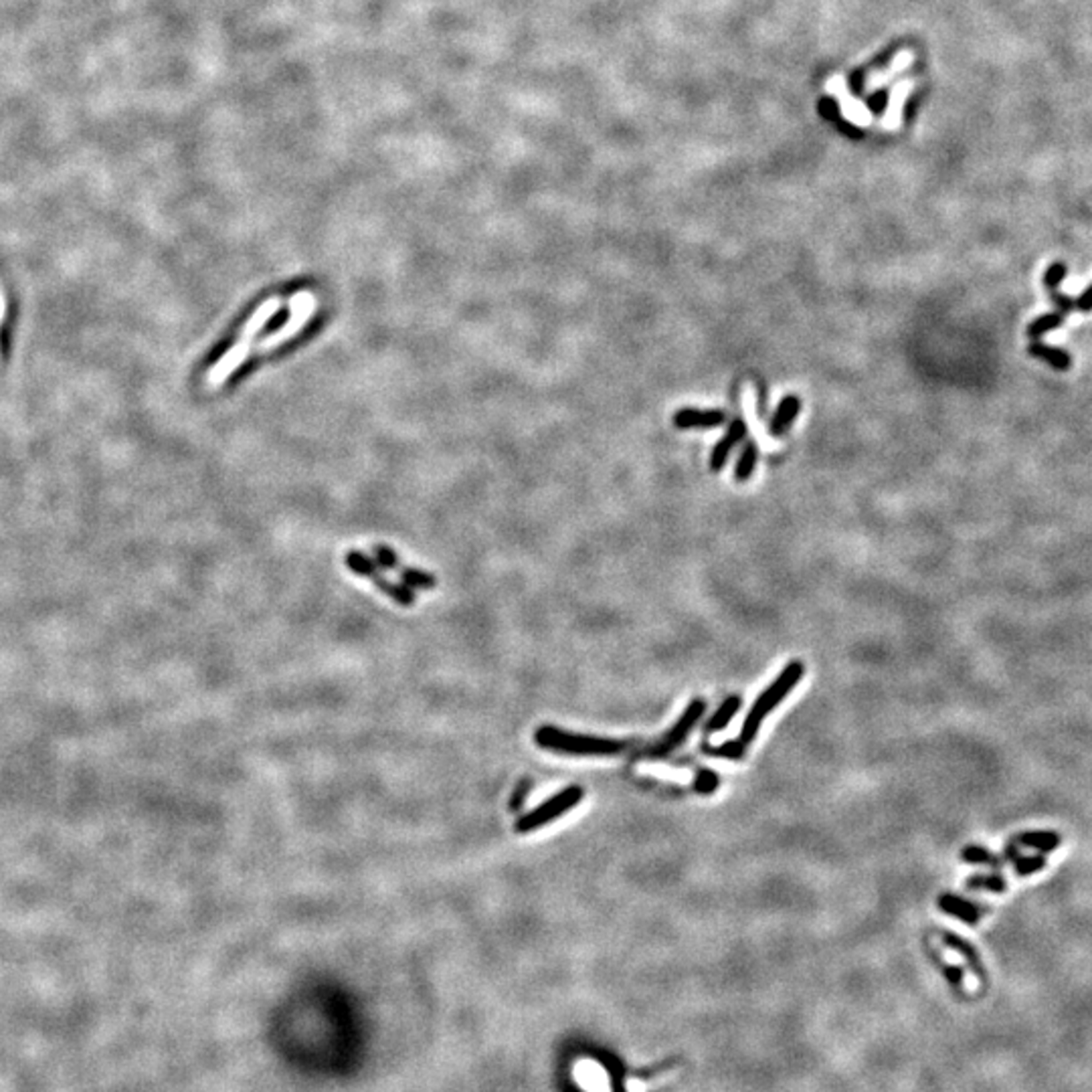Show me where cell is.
Instances as JSON below:
<instances>
[{
	"mask_svg": "<svg viewBox=\"0 0 1092 1092\" xmlns=\"http://www.w3.org/2000/svg\"><path fill=\"white\" fill-rule=\"evenodd\" d=\"M251 352V340L239 338L235 344L231 346L229 350H227L221 358H219V363L215 366L209 368L207 373V382L211 387H219L223 385V382L231 377L233 373L237 371V368L245 363L247 357H250Z\"/></svg>",
	"mask_w": 1092,
	"mask_h": 1092,
	"instance_id": "cell-7",
	"label": "cell"
},
{
	"mask_svg": "<svg viewBox=\"0 0 1092 1092\" xmlns=\"http://www.w3.org/2000/svg\"><path fill=\"white\" fill-rule=\"evenodd\" d=\"M534 742L541 749L550 750V753L571 757H611L621 755L623 750H627L629 747L627 741L603 739V736L591 734H574L566 733V730L555 725L538 727L534 733Z\"/></svg>",
	"mask_w": 1092,
	"mask_h": 1092,
	"instance_id": "cell-1",
	"label": "cell"
},
{
	"mask_svg": "<svg viewBox=\"0 0 1092 1092\" xmlns=\"http://www.w3.org/2000/svg\"><path fill=\"white\" fill-rule=\"evenodd\" d=\"M758 462V448L755 442H747L744 443V448L739 456V462H736L734 467V481L736 484H744V481H749L750 476H753L755 467Z\"/></svg>",
	"mask_w": 1092,
	"mask_h": 1092,
	"instance_id": "cell-17",
	"label": "cell"
},
{
	"mask_svg": "<svg viewBox=\"0 0 1092 1092\" xmlns=\"http://www.w3.org/2000/svg\"><path fill=\"white\" fill-rule=\"evenodd\" d=\"M965 886L969 890L975 892H994V895H1002L1008 888V882H1005V878L1002 874H977L971 876L969 881L965 882Z\"/></svg>",
	"mask_w": 1092,
	"mask_h": 1092,
	"instance_id": "cell-19",
	"label": "cell"
},
{
	"mask_svg": "<svg viewBox=\"0 0 1092 1092\" xmlns=\"http://www.w3.org/2000/svg\"><path fill=\"white\" fill-rule=\"evenodd\" d=\"M1019 856H1022V854H1019V843H1016L1013 840H1010V843H1008V846H1005V850H1004V860L1013 864V862L1018 860Z\"/></svg>",
	"mask_w": 1092,
	"mask_h": 1092,
	"instance_id": "cell-30",
	"label": "cell"
},
{
	"mask_svg": "<svg viewBox=\"0 0 1092 1092\" xmlns=\"http://www.w3.org/2000/svg\"><path fill=\"white\" fill-rule=\"evenodd\" d=\"M346 565H349V569L352 573H357V574H360V577H365V579H371L373 583L377 585L382 593L388 595V597H391L395 603H399V605L411 607L415 603V595H413V591H411L409 587H405L403 583H393L391 579L382 577V574L377 569V565H374L368 557L360 555V552H357V550L349 552V557H346Z\"/></svg>",
	"mask_w": 1092,
	"mask_h": 1092,
	"instance_id": "cell-5",
	"label": "cell"
},
{
	"mask_svg": "<svg viewBox=\"0 0 1092 1092\" xmlns=\"http://www.w3.org/2000/svg\"><path fill=\"white\" fill-rule=\"evenodd\" d=\"M583 797H585L583 787H579V785L565 787V789L558 791L555 797L546 799L544 804L536 807V810L524 813L522 818L516 819L514 832L530 834V832H534V829H541L546 824H550V821L558 819L560 815L569 813L574 805H579L581 801H583Z\"/></svg>",
	"mask_w": 1092,
	"mask_h": 1092,
	"instance_id": "cell-3",
	"label": "cell"
},
{
	"mask_svg": "<svg viewBox=\"0 0 1092 1092\" xmlns=\"http://www.w3.org/2000/svg\"><path fill=\"white\" fill-rule=\"evenodd\" d=\"M704 753L712 755V757L728 758V761H741V758L747 755V744L741 742L739 739L727 741V742L719 744V747H708V744H704Z\"/></svg>",
	"mask_w": 1092,
	"mask_h": 1092,
	"instance_id": "cell-22",
	"label": "cell"
},
{
	"mask_svg": "<svg viewBox=\"0 0 1092 1092\" xmlns=\"http://www.w3.org/2000/svg\"><path fill=\"white\" fill-rule=\"evenodd\" d=\"M961 860L965 864H980V866H989L999 870L1005 864L1004 857L996 856L994 852H989V850H985L981 846H967L963 848L961 852Z\"/></svg>",
	"mask_w": 1092,
	"mask_h": 1092,
	"instance_id": "cell-18",
	"label": "cell"
},
{
	"mask_svg": "<svg viewBox=\"0 0 1092 1092\" xmlns=\"http://www.w3.org/2000/svg\"><path fill=\"white\" fill-rule=\"evenodd\" d=\"M942 969H945V971H942V973H945L947 981L951 983L953 988H961V983H963V969L959 965H945Z\"/></svg>",
	"mask_w": 1092,
	"mask_h": 1092,
	"instance_id": "cell-28",
	"label": "cell"
},
{
	"mask_svg": "<svg viewBox=\"0 0 1092 1092\" xmlns=\"http://www.w3.org/2000/svg\"><path fill=\"white\" fill-rule=\"evenodd\" d=\"M719 785H720V777L716 775L714 771L702 769L698 771L696 781H694V791H696L698 796H712V793L719 789Z\"/></svg>",
	"mask_w": 1092,
	"mask_h": 1092,
	"instance_id": "cell-25",
	"label": "cell"
},
{
	"mask_svg": "<svg viewBox=\"0 0 1092 1092\" xmlns=\"http://www.w3.org/2000/svg\"><path fill=\"white\" fill-rule=\"evenodd\" d=\"M533 787H534V781H533V779H530V777H522L520 781L516 783L514 791H512V797H510V801H508V811L519 813V811L522 810V807H524V801L528 799L530 791H533Z\"/></svg>",
	"mask_w": 1092,
	"mask_h": 1092,
	"instance_id": "cell-24",
	"label": "cell"
},
{
	"mask_svg": "<svg viewBox=\"0 0 1092 1092\" xmlns=\"http://www.w3.org/2000/svg\"><path fill=\"white\" fill-rule=\"evenodd\" d=\"M395 573H399V577L403 581V585L405 587H415V588H423V591H431V588L437 587L435 577H431L429 573H421L415 569H405V566L396 565Z\"/></svg>",
	"mask_w": 1092,
	"mask_h": 1092,
	"instance_id": "cell-20",
	"label": "cell"
},
{
	"mask_svg": "<svg viewBox=\"0 0 1092 1092\" xmlns=\"http://www.w3.org/2000/svg\"><path fill=\"white\" fill-rule=\"evenodd\" d=\"M4 308H6V304H4V294H3V289H0V322H3Z\"/></svg>",
	"mask_w": 1092,
	"mask_h": 1092,
	"instance_id": "cell-31",
	"label": "cell"
},
{
	"mask_svg": "<svg viewBox=\"0 0 1092 1092\" xmlns=\"http://www.w3.org/2000/svg\"><path fill=\"white\" fill-rule=\"evenodd\" d=\"M1048 296H1050V300L1056 304V308H1058L1062 314H1073V311L1076 310V300H1073V297H1068V296L1062 294L1060 292V286L1058 288H1048Z\"/></svg>",
	"mask_w": 1092,
	"mask_h": 1092,
	"instance_id": "cell-27",
	"label": "cell"
},
{
	"mask_svg": "<svg viewBox=\"0 0 1092 1092\" xmlns=\"http://www.w3.org/2000/svg\"><path fill=\"white\" fill-rule=\"evenodd\" d=\"M1027 352H1030L1034 358L1044 360V363L1056 368V371H1068V368L1073 366V357H1070L1066 350L1054 349V346H1048L1044 342H1040V340H1030Z\"/></svg>",
	"mask_w": 1092,
	"mask_h": 1092,
	"instance_id": "cell-14",
	"label": "cell"
},
{
	"mask_svg": "<svg viewBox=\"0 0 1092 1092\" xmlns=\"http://www.w3.org/2000/svg\"><path fill=\"white\" fill-rule=\"evenodd\" d=\"M672 423L676 429H714L727 423V413L720 409L686 407L673 413Z\"/></svg>",
	"mask_w": 1092,
	"mask_h": 1092,
	"instance_id": "cell-8",
	"label": "cell"
},
{
	"mask_svg": "<svg viewBox=\"0 0 1092 1092\" xmlns=\"http://www.w3.org/2000/svg\"><path fill=\"white\" fill-rule=\"evenodd\" d=\"M1011 840L1024 848L1038 850L1040 854L1054 852L1062 842L1060 834H1056V832H1024V834H1018L1016 838H1011Z\"/></svg>",
	"mask_w": 1092,
	"mask_h": 1092,
	"instance_id": "cell-16",
	"label": "cell"
},
{
	"mask_svg": "<svg viewBox=\"0 0 1092 1092\" xmlns=\"http://www.w3.org/2000/svg\"><path fill=\"white\" fill-rule=\"evenodd\" d=\"M942 942H945L949 949H953L955 953H959L963 959L967 961V965L971 967V973H973L977 980L983 981V983L988 981V975H985V967H983V963H981V957H980V953H977V949L971 945L967 939H963V937H959V934H955V933H947L945 931V933H942Z\"/></svg>",
	"mask_w": 1092,
	"mask_h": 1092,
	"instance_id": "cell-12",
	"label": "cell"
},
{
	"mask_svg": "<svg viewBox=\"0 0 1092 1092\" xmlns=\"http://www.w3.org/2000/svg\"><path fill=\"white\" fill-rule=\"evenodd\" d=\"M1076 310L1082 311V314H1088V311H1092V283L1080 294L1079 300H1076Z\"/></svg>",
	"mask_w": 1092,
	"mask_h": 1092,
	"instance_id": "cell-29",
	"label": "cell"
},
{
	"mask_svg": "<svg viewBox=\"0 0 1092 1092\" xmlns=\"http://www.w3.org/2000/svg\"><path fill=\"white\" fill-rule=\"evenodd\" d=\"M1066 273H1068L1066 264H1062V261H1056V264H1052L1050 267L1046 269V273H1044V286H1046V289L1048 288H1058L1060 283H1062V280L1066 278Z\"/></svg>",
	"mask_w": 1092,
	"mask_h": 1092,
	"instance_id": "cell-26",
	"label": "cell"
},
{
	"mask_svg": "<svg viewBox=\"0 0 1092 1092\" xmlns=\"http://www.w3.org/2000/svg\"><path fill=\"white\" fill-rule=\"evenodd\" d=\"M804 673H805L804 662H799V659H791V662L783 668V672L779 673V676L773 680V682L765 688L761 694H758L755 704L750 706L747 719H744L742 722L741 736H739L741 742H744L749 747V744L755 741L757 733L761 730L763 720L767 719V716L773 712V708H777L779 704H781V702L787 698V694H789L793 688L801 682Z\"/></svg>",
	"mask_w": 1092,
	"mask_h": 1092,
	"instance_id": "cell-2",
	"label": "cell"
},
{
	"mask_svg": "<svg viewBox=\"0 0 1092 1092\" xmlns=\"http://www.w3.org/2000/svg\"><path fill=\"white\" fill-rule=\"evenodd\" d=\"M1062 324H1065V314H1062V311L1040 316L1036 318V320H1032L1030 326H1027V338L1038 340L1042 335H1046V332L1058 330Z\"/></svg>",
	"mask_w": 1092,
	"mask_h": 1092,
	"instance_id": "cell-21",
	"label": "cell"
},
{
	"mask_svg": "<svg viewBox=\"0 0 1092 1092\" xmlns=\"http://www.w3.org/2000/svg\"><path fill=\"white\" fill-rule=\"evenodd\" d=\"M704 712H706V702L702 700V698H694L690 704L686 706V711L682 712V716H680L676 725L670 728V733L665 734L664 739L659 741L654 749H651L650 755L656 757V758H664V757L672 755L673 750H676L680 744H682L688 739V736H690L692 730L696 728V725L700 722L702 716H704Z\"/></svg>",
	"mask_w": 1092,
	"mask_h": 1092,
	"instance_id": "cell-6",
	"label": "cell"
},
{
	"mask_svg": "<svg viewBox=\"0 0 1092 1092\" xmlns=\"http://www.w3.org/2000/svg\"><path fill=\"white\" fill-rule=\"evenodd\" d=\"M741 706H742V698L739 696V694L728 696L719 708H716V712L711 716V719H708L704 733L714 734V733H720V730H725L730 722H733L736 712L741 711Z\"/></svg>",
	"mask_w": 1092,
	"mask_h": 1092,
	"instance_id": "cell-15",
	"label": "cell"
},
{
	"mask_svg": "<svg viewBox=\"0 0 1092 1092\" xmlns=\"http://www.w3.org/2000/svg\"><path fill=\"white\" fill-rule=\"evenodd\" d=\"M280 306H281V302L278 300V297H272V300H267V302L261 304V306L253 311V316L250 318V320L245 322L239 338L253 340V336H258L259 332L265 328V324L272 320L275 314H278Z\"/></svg>",
	"mask_w": 1092,
	"mask_h": 1092,
	"instance_id": "cell-13",
	"label": "cell"
},
{
	"mask_svg": "<svg viewBox=\"0 0 1092 1092\" xmlns=\"http://www.w3.org/2000/svg\"><path fill=\"white\" fill-rule=\"evenodd\" d=\"M1046 868V857L1042 854H1034V856H1019L1016 862H1013V870H1016V876L1026 878L1036 874V872Z\"/></svg>",
	"mask_w": 1092,
	"mask_h": 1092,
	"instance_id": "cell-23",
	"label": "cell"
},
{
	"mask_svg": "<svg viewBox=\"0 0 1092 1092\" xmlns=\"http://www.w3.org/2000/svg\"><path fill=\"white\" fill-rule=\"evenodd\" d=\"M801 413V399L797 395H787L779 403L775 413H773L771 421H769V434L771 437H783L787 431L793 427V423L797 421V417Z\"/></svg>",
	"mask_w": 1092,
	"mask_h": 1092,
	"instance_id": "cell-10",
	"label": "cell"
},
{
	"mask_svg": "<svg viewBox=\"0 0 1092 1092\" xmlns=\"http://www.w3.org/2000/svg\"><path fill=\"white\" fill-rule=\"evenodd\" d=\"M744 437H747V423L742 421V417H734V419L728 425V431L725 434V437H722L720 442L712 448V453H711L712 472L725 470L730 453L734 451L736 445L744 442Z\"/></svg>",
	"mask_w": 1092,
	"mask_h": 1092,
	"instance_id": "cell-9",
	"label": "cell"
},
{
	"mask_svg": "<svg viewBox=\"0 0 1092 1092\" xmlns=\"http://www.w3.org/2000/svg\"><path fill=\"white\" fill-rule=\"evenodd\" d=\"M937 904H939V909L942 912L951 914V917L963 920V923L969 925V927H975L977 923H980V919H981V914H983V911L980 909V904L969 903V900L961 898V896L949 895V892H945V895L939 896Z\"/></svg>",
	"mask_w": 1092,
	"mask_h": 1092,
	"instance_id": "cell-11",
	"label": "cell"
},
{
	"mask_svg": "<svg viewBox=\"0 0 1092 1092\" xmlns=\"http://www.w3.org/2000/svg\"><path fill=\"white\" fill-rule=\"evenodd\" d=\"M318 308V300L316 296L308 292V289H302L300 294H296L292 300H289V310H292V314L286 322H283L281 328L278 332H273V335L265 336L264 340H259L258 342V350L265 352L272 350L275 346H280L289 340L292 336H296L297 332H300L306 322L310 320L311 316H314V311Z\"/></svg>",
	"mask_w": 1092,
	"mask_h": 1092,
	"instance_id": "cell-4",
	"label": "cell"
}]
</instances>
